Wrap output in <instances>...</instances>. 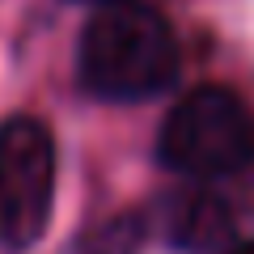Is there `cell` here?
Here are the masks:
<instances>
[{
    "label": "cell",
    "instance_id": "3957f363",
    "mask_svg": "<svg viewBox=\"0 0 254 254\" xmlns=\"http://www.w3.org/2000/svg\"><path fill=\"white\" fill-rule=\"evenodd\" d=\"M55 203V136L34 115L0 119V250L21 254L47 233Z\"/></svg>",
    "mask_w": 254,
    "mask_h": 254
},
{
    "label": "cell",
    "instance_id": "6da1fadb",
    "mask_svg": "<svg viewBox=\"0 0 254 254\" xmlns=\"http://www.w3.org/2000/svg\"><path fill=\"white\" fill-rule=\"evenodd\" d=\"M178 38L144 0L98 4L76 47V76L102 102H144L178 81Z\"/></svg>",
    "mask_w": 254,
    "mask_h": 254
},
{
    "label": "cell",
    "instance_id": "7a4b0ae2",
    "mask_svg": "<svg viewBox=\"0 0 254 254\" xmlns=\"http://www.w3.org/2000/svg\"><path fill=\"white\" fill-rule=\"evenodd\" d=\"M165 170L195 182L229 178L254 161V110L225 85H199L170 106L157 131Z\"/></svg>",
    "mask_w": 254,
    "mask_h": 254
},
{
    "label": "cell",
    "instance_id": "8992f818",
    "mask_svg": "<svg viewBox=\"0 0 254 254\" xmlns=\"http://www.w3.org/2000/svg\"><path fill=\"white\" fill-rule=\"evenodd\" d=\"M89 4H110V0H89Z\"/></svg>",
    "mask_w": 254,
    "mask_h": 254
},
{
    "label": "cell",
    "instance_id": "5b68a950",
    "mask_svg": "<svg viewBox=\"0 0 254 254\" xmlns=\"http://www.w3.org/2000/svg\"><path fill=\"white\" fill-rule=\"evenodd\" d=\"M233 254H254V237H250V242H242V246H237Z\"/></svg>",
    "mask_w": 254,
    "mask_h": 254
},
{
    "label": "cell",
    "instance_id": "277c9868",
    "mask_svg": "<svg viewBox=\"0 0 254 254\" xmlns=\"http://www.w3.org/2000/svg\"><path fill=\"white\" fill-rule=\"evenodd\" d=\"M229 233V212L216 195L208 190H190L182 199L170 203V237L178 246H190V250H208L220 237Z\"/></svg>",
    "mask_w": 254,
    "mask_h": 254
}]
</instances>
